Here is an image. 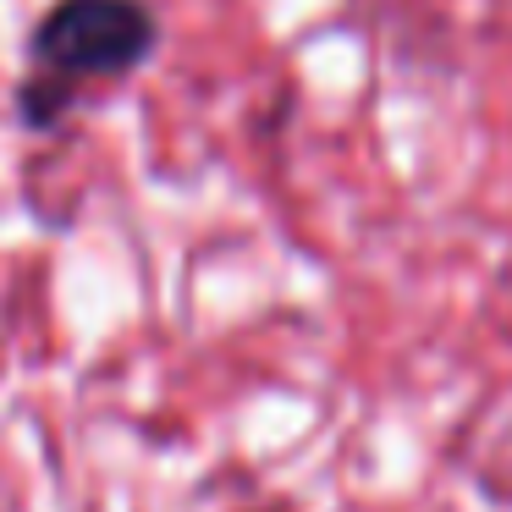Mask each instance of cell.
<instances>
[{
    "mask_svg": "<svg viewBox=\"0 0 512 512\" xmlns=\"http://www.w3.org/2000/svg\"><path fill=\"white\" fill-rule=\"evenodd\" d=\"M160 50V17L149 0H56L28 28V67L67 89L133 78Z\"/></svg>",
    "mask_w": 512,
    "mask_h": 512,
    "instance_id": "cell-1",
    "label": "cell"
},
{
    "mask_svg": "<svg viewBox=\"0 0 512 512\" xmlns=\"http://www.w3.org/2000/svg\"><path fill=\"white\" fill-rule=\"evenodd\" d=\"M78 105V89H67V83L56 78H39V72H28L23 83H17V122L34 127V133H50V127H61V116Z\"/></svg>",
    "mask_w": 512,
    "mask_h": 512,
    "instance_id": "cell-2",
    "label": "cell"
}]
</instances>
